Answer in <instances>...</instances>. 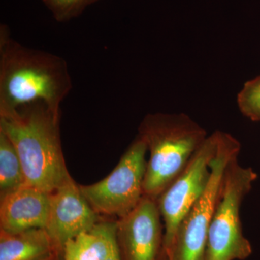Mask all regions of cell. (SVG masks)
<instances>
[{"label": "cell", "mask_w": 260, "mask_h": 260, "mask_svg": "<svg viewBox=\"0 0 260 260\" xmlns=\"http://www.w3.org/2000/svg\"><path fill=\"white\" fill-rule=\"evenodd\" d=\"M58 256H59V255L52 256V257L48 258V259L44 260H59Z\"/></svg>", "instance_id": "e0dca14e"}, {"label": "cell", "mask_w": 260, "mask_h": 260, "mask_svg": "<svg viewBox=\"0 0 260 260\" xmlns=\"http://www.w3.org/2000/svg\"><path fill=\"white\" fill-rule=\"evenodd\" d=\"M50 205V193L25 184L1 198L0 231L18 233L45 229Z\"/></svg>", "instance_id": "30bf717a"}, {"label": "cell", "mask_w": 260, "mask_h": 260, "mask_svg": "<svg viewBox=\"0 0 260 260\" xmlns=\"http://www.w3.org/2000/svg\"><path fill=\"white\" fill-rule=\"evenodd\" d=\"M43 1H44V3H45V2L47 1V0H43Z\"/></svg>", "instance_id": "ac0fdd59"}, {"label": "cell", "mask_w": 260, "mask_h": 260, "mask_svg": "<svg viewBox=\"0 0 260 260\" xmlns=\"http://www.w3.org/2000/svg\"><path fill=\"white\" fill-rule=\"evenodd\" d=\"M23 165L14 145L0 130V197L25 185Z\"/></svg>", "instance_id": "4fadbf2b"}, {"label": "cell", "mask_w": 260, "mask_h": 260, "mask_svg": "<svg viewBox=\"0 0 260 260\" xmlns=\"http://www.w3.org/2000/svg\"><path fill=\"white\" fill-rule=\"evenodd\" d=\"M147 151L144 140L138 135L109 175L95 184L80 185L84 197L99 215L119 219L138 206L144 196Z\"/></svg>", "instance_id": "8992f818"}, {"label": "cell", "mask_w": 260, "mask_h": 260, "mask_svg": "<svg viewBox=\"0 0 260 260\" xmlns=\"http://www.w3.org/2000/svg\"><path fill=\"white\" fill-rule=\"evenodd\" d=\"M60 254L45 229L0 231V260H44Z\"/></svg>", "instance_id": "7c38bea8"}, {"label": "cell", "mask_w": 260, "mask_h": 260, "mask_svg": "<svg viewBox=\"0 0 260 260\" xmlns=\"http://www.w3.org/2000/svg\"><path fill=\"white\" fill-rule=\"evenodd\" d=\"M107 260H122L121 259L120 253H119V248H117V249L114 251V252L113 253L112 256H111Z\"/></svg>", "instance_id": "2e32d148"}, {"label": "cell", "mask_w": 260, "mask_h": 260, "mask_svg": "<svg viewBox=\"0 0 260 260\" xmlns=\"http://www.w3.org/2000/svg\"><path fill=\"white\" fill-rule=\"evenodd\" d=\"M61 110L42 102L0 107V130L14 145L25 182L51 193L69 179L61 148Z\"/></svg>", "instance_id": "6da1fadb"}, {"label": "cell", "mask_w": 260, "mask_h": 260, "mask_svg": "<svg viewBox=\"0 0 260 260\" xmlns=\"http://www.w3.org/2000/svg\"><path fill=\"white\" fill-rule=\"evenodd\" d=\"M73 88L68 63L60 56L25 47L0 28V107L42 102L59 110Z\"/></svg>", "instance_id": "7a4b0ae2"}, {"label": "cell", "mask_w": 260, "mask_h": 260, "mask_svg": "<svg viewBox=\"0 0 260 260\" xmlns=\"http://www.w3.org/2000/svg\"><path fill=\"white\" fill-rule=\"evenodd\" d=\"M116 222L121 259L167 260L164 224L156 200L144 195L131 213Z\"/></svg>", "instance_id": "ba28073f"}, {"label": "cell", "mask_w": 260, "mask_h": 260, "mask_svg": "<svg viewBox=\"0 0 260 260\" xmlns=\"http://www.w3.org/2000/svg\"><path fill=\"white\" fill-rule=\"evenodd\" d=\"M138 135L150 153L143 193L155 200L184 170L208 136L203 126L183 113L149 114L142 121Z\"/></svg>", "instance_id": "3957f363"}, {"label": "cell", "mask_w": 260, "mask_h": 260, "mask_svg": "<svg viewBox=\"0 0 260 260\" xmlns=\"http://www.w3.org/2000/svg\"><path fill=\"white\" fill-rule=\"evenodd\" d=\"M116 229V220H99L65 244L64 260H107L118 248Z\"/></svg>", "instance_id": "8fae6325"}, {"label": "cell", "mask_w": 260, "mask_h": 260, "mask_svg": "<svg viewBox=\"0 0 260 260\" xmlns=\"http://www.w3.org/2000/svg\"><path fill=\"white\" fill-rule=\"evenodd\" d=\"M241 143L233 135L220 131L218 151L210 162L206 187L181 220L167 260H205L207 241L224 171L239 155Z\"/></svg>", "instance_id": "5b68a950"}, {"label": "cell", "mask_w": 260, "mask_h": 260, "mask_svg": "<svg viewBox=\"0 0 260 260\" xmlns=\"http://www.w3.org/2000/svg\"><path fill=\"white\" fill-rule=\"evenodd\" d=\"M99 220V214L71 177L50 193L45 229L61 254L68 241L90 230Z\"/></svg>", "instance_id": "9c48e42d"}, {"label": "cell", "mask_w": 260, "mask_h": 260, "mask_svg": "<svg viewBox=\"0 0 260 260\" xmlns=\"http://www.w3.org/2000/svg\"><path fill=\"white\" fill-rule=\"evenodd\" d=\"M220 133V130H217L207 137L184 170L157 198L164 223L166 258L172 248L181 220L208 184L210 162L218 151Z\"/></svg>", "instance_id": "52a82bcc"}, {"label": "cell", "mask_w": 260, "mask_h": 260, "mask_svg": "<svg viewBox=\"0 0 260 260\" xmlns=\"http://www.w3.org/2000/svg\"><path fill=\"white\" fill-rule=\"evenodd\" d=\"M237 105L246 118L260 121V75L244 83L237 95Z\"/></svg>", "instance_id": "5bb4252c"}, {"label": "cell", "mask_w": 260, "mask_h": 260, "mask_svg": "<svg viewBox=\"0 0 260 260\" xmlns=\"http://www.w3.org/2000/svg\"><path fill=\"white\" fill-rule=\"evenodd\" d=\"M257 174L238 162L227 164L210 223L205 260H245L252 253L251 243L243 234L241 206L252 189Z\"/></svg>", "instance_id": "277c9868"}, {"label": "cell", "mask_w": 260, "mask_h": 260, "mask_svg": "<svg viewBox=\"0 0 260 260\" xmlns=\"http://www.w3.org/2000/svg\"><path fill=\"white\" fill-rule=\"evenodd\" d=\"M98 0H47L45 4L57 21L64 22L79 16L87 7Z\"/></svg>", "instance_id": "9a60e30c"}]
</instances>
